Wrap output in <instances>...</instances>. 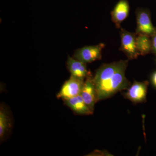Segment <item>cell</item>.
<instances>
[{"mask_svg": "<svg viewBox=\"0 0 156 156\" xmlns=\"http://www.w3.org/2000/svg\"><path fill=\"white\" fill-rule=\"evenodd\" d=\"M128 65V60H120L102 65L96 71L93 81L97 102L127 90L131 86L126 76Z\"/></svg>", "mask_w": 156, "mask_h": 156, "instance_id": "6da1fadb", "label": "cell"}, {"mask_svg": "<svg viewBox=\"0 0 156 156\" xmlns=\"http://www.w3.org/2000/svg\"><path fill=\"white\" fill-rule=\"evenodd\" d=\"M105 46L102 43L95 46H85L76 50L73 57L86 64L91 63L101 59L102 50Z\"/></svg>", "mask_w": 156, "mask_h": 156, "instance_id": "7a4b0ae2", "label": "cell"}, {"mask_svg": "<svg viewBox=\"0 0 156 156\" xmlns=\"http://www.w3.org/2000/svg\"><path fill=\"white\" fill-rule=\"evenodd\" d=\"M148 85L147 81H135L127 89V92H124L123 95L134 104L145 102Z\"/></svg>", "mask_w": 156, "mask_h": 156, "instance_id": "3957f363", "label": "cell"}, {"mask_svg": "<svg viewBox=\"0 0 156 156\" xmlns=\"http://www.w3.org/2000/svg\"><path fill=\"white\" fill-rule=\"evenodd\" d=\"M84 83V80L71 76L57 94V98L65 100L80 95Z\"/></svg>", "mask_w": 156, "mask_h": 156, "instance_id": "277c9868", "label": "cell"}, {"mask_svg": "<svg viewBox=\"0 0 156 156\" xmlns=\"http://www.w3.org/2000/svg\"><path fill=\"white\" fill-rule=\"evenodd\" d=\"M121 45L120 50L123 51L128 58L134 59L140 56L136 46V36L133 33L122 29L121 30Z\"/></svg>", "mask_w": 156, "mask_h": 156, "instance_id": "5b68a950", "label": "cell"}, {"mask_svg": "<svg viewBox=\"0 0 156 156\" xmlns=\"http://www.w3.org/2000/svg\"><path fill=\"white\" fill-rule=\"evenodd\" d=\"M136 34H143L151 37L155 32L156 28L153 25L150 14L147 9L139 8L136 10Z\"/></svg>", "mask_w": 156, "mask_h": 156, "instance_id": "8992f818", "label": "cell"}, {"mask_svg": "<svg viewBox=\"0 0 156 156\" xmlns=\"http://www.w3.org/2000/svg\"><path fill=\"white\" fill-rule=\"evenodd\" d=\"M80 95L86 105L93 112L95 104L97 102L93 77L91 74L89 75L86 78V81H84Z\"/></svg>", "mask_w": 156, "mask_h": 156, "instance_id": "52a82bcc", "label": "cell"}, {"mask_svg": "<svg viewBox=\"0 0 156 156\" xmlns=\"http://www.w3.org/2000/svg\"><path fill=\"white\" fill-rule=\"evenodd\" d=\"M66 64L71 76L75 77L84 80L91 74L87 70L86 63L73 57L69 56Z\"/></svg>", "mask_w": 156, "mask_h": 156, "instance_id": "ba28073f", "label": "cell"}, {"mask_svg": "<svg viewBox=\"0 0 156 156\" xmlns=\"http://www.w3.org/2000/svg\"><path fill=\"white\" fill-rule=\"evenodd\" d=\"M130 6L127 0H119L111 12L112 19L118 28L128 17Z\"/></svg>", "mask_w": 156, "mask_h": 156, "instance_id": "9c48e42d", "label": "cell"}, {"mask_svg": "<svg viewBox=\"0 0 156 156\" xmlns=\"http://www.w3.org/2000/svg\"><path fill=\"white\" fill-rule=\"evenodd\" d=\"M65 104L77 114L90 115L93 112L88 107L80 95L64 100Z\"/></svg>", "mask_w": 156, "mask_h": 156, "instance_id": "30bf717a", "label": "cell"}, {"mask_svg": "<svg viewBox=\"0 0 156 156\" xmlns=\"http://www.w3.org/2000/svg\"><path fill=\"white\" fill-rule=\"evenodd\" d=\"M136 46L140 55L144 56L152 50L150 37L143 34H136Z\"/></svg>", "mask_w": 156, "mask_h": 156, "instance_id": "8fae6325", "label": "cell"}, {"mask_svg": "<svg viewBox=\"0 0 156 156\" xmlns=\"http://www.w3.org/2000/svg\"><path fill=\"white\" fill-rule=\"evenodd\" d=\"M11 120L9 114L3 105L0 108V139L3 140L11 128Z\"/></svg>", "mask_w": 156, "mask_h": 156, "instance_id": "7c38bea8", "label": "cell"}, {"mask_svg": "<svg viewBox=\"0 0 156 156\" xmlns=\"http://www.w3.org/2000/svg\"><path fill=\"white\" fill-rule=\"evenodd\" d=\"M152 48L154 53L156 54V28L155 31L151 36Z\"/></svg>", "mask_w": 156, "mask_h": 156, "instance_id": "4fadbf2b", "label": "cell"}, {"mask_svg": "<svg viewBox=\"0 0 156 156\" xmlns=\"http://www.w3.org/2000/svg\"><path fill=\"white\" fill-rule=\"evenodd\" d=\"M151 80L154 86L156 87V72L152 76Z\"/></svg>", "mask_w": 156, "mask_h": 156, "instance_id": "5bb4252c", "label": "cell"}]
</instances>
